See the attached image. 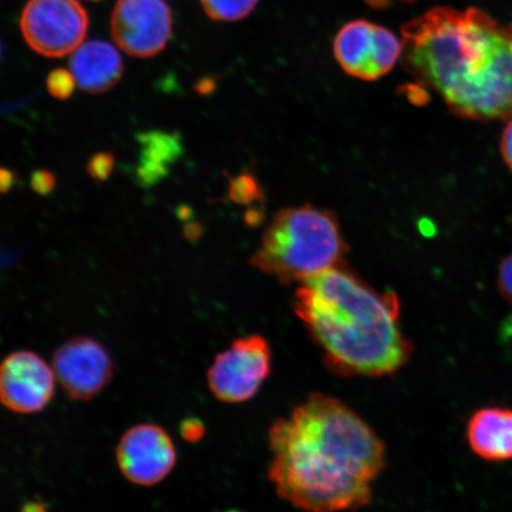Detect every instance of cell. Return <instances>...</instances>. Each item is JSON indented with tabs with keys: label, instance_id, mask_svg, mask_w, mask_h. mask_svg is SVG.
Wrapping results in <instances>:
<instances>
[{
	"label": "cell",
	"instance_id": "6da1fadb",
	"mask_svg": "<svg viewBox=\"0 0 512 512\" xmlns=\"http://www.w3.org/2000/svg\"><path fill=\"white\" fill-rule=\"evenodd\" d=\"M268 479L277 494L307 512L363 508L386 464V447L354 409L313 393L268 431Z\"/></svg>",
	"mask_w": 512,
	"mask_h": 512
},
{
	"label": "cell",
	"instance_id": "7a4b0ae2",
	"mask_svg": "<svg viewBox=\"0 0 512 512\" xmlns=\"http://www.w3.org/2000/svg\"><path fill=\"white\" fill-rule=\"evenodd\" d=\"M403 63L451 110L472 120L512 115V24L476 8L438 6L402 29Z\"/></svg>",
	"mask_w": 512,
	"mask_h": 512
},
{
	"label": "cell",
	"instance_id": "3957f363",
	"mask_svg": "<svg viewBox=\"0 0 512 512\" xmlns=\"http://www.w3.org/2000/svg\"><path fill=\"white\" fill-rule=\"evenodd\" d=\"M294 312L338 376L392 375L413 355L398 296L375 290L342 265L303 281Z\"/></svg>",
	"mask_w": 512,
	"mask_h": 512
},
{
	"label": "cell",
	"instance_id": "277c9868",
	"mask_svg": "<svg viewBox=\"0 0 512 512\" xmlns=\"http://www.w3.org/2000/svg\"><path fill=\"white\" fill-rule=\"evenodd\" d=\"M347 251L334 213L312 206L287 208L274 216L251 265L281 284L303 283L341 266Z\"/></svg>",
	"mask_w": 512,
	"mask_h": 512
},
{
	"label": "cell",
	"instance_id": "5b68a950",
	"mask_svg": "<svg viewBox=\"0 0 512 512\" xmlns=\"http://www.w3.org/2000/svg\"><path fill=\"white\" fill-rule=\"evenodd\" d=\"M271 371L270 343L260 335L246 336L215 357L208 370V386L217 400L236 405L252 400Z\"/></svg>",
	"mask_w": 512,
	"mask_h": 512
},
{
	"label": "cell",
	"instance_id": "8992f818",
	"mask_svg": "<svg viewBox=\"0 0 512 512\" xmlns=\"http://www.w3.org/2000/svg\"><path fill=\"white\" fill-rule=\"evenodd\" d=\"M88 15L76 0H29L21 16L28 46L46 57L73 54L85 40Z\"/></svg>",
	"mask_w": 512,
	"mask_h": 512
},
{
	"label": "cell",
	"instance_id": "52a82bcc",
	"mask_svg": "<svg viewBox=\"0 0 512 512\" xmlns=\"http://www.w3.org/2000/svg\"><path fill=\"white\" fill-rule=\"evenodd\" d=\"M334 53L345 73L374 81L395 67L402 56L403 44L393 31L357 19L339 30Z\"/></svg>",
	"mask_w": 512,
	"mask_h": 512
},
{
	"label": "cell",
	"instance_id": "ba28073f",
	"mask_svg": "<svg viewBox=\"0 0 512 512\" xmlns=\"http://www.w3.org/2000/svg\"><path fill=\"white\" fill-rule=\"evenodd\" d=\"M112 37L126 54L147 59L160 53L172 35V14L163 0H118Z\"/></svg>",
	"mask_w": 512,
	"mask_h": 512
},
{
	"label": "cell",
	"instance_id": "9c48e42d",
	"mask_svg": "<svg viewBox=\"0 0 512 512\" xmlns=\"http://www.w3.org/2000/svg\"><path fill=\"white\" fill-rule=\"evenodd\" d=\"M115 454L123 476L140 486L163 482L177 462L174 440L163 427L155 424L131 427L121 437Z\"/></svg>",
	"mask_w": 512,
	"mask_h": 512
},
{
	"label": "cell",
	"instance_id": "30bf717a",
	"mask_svg": "<svg viewBox=\"0 0 512 512\" xmlns=\"http://www.w3.org/2000/svg\"><path fill=\"white\" fill-rule=\"evenodd\" d=\"M54 373L64 392L76 401H88L111 382L113 362L107 349L89 337H74L53 356Z\"/></svg>",
	"mask_w": 512,
	"mask_h": 512
},
{
	"label": "cell",
	"instance_id": "8fae6325",
	"mask_svg": "<svg viewBox=\"0 0 512 512\" xmlns=\"http://www.w3.org/2000/svg\"><path fill=\"white\" fill-rule=\"evenodd\" d=\"M56 381L53 366L36 352L15 351L0 369V399L11 412L40 413L53 400Z\"/></svg>",
	"mask_w": 512,
	"mask_h": 512
},
{
	"label": "cell",
	"instance_id": "7c38bea8",
	"mask_svg": "<svg viewBox=\"0 0 512 512\" xmlns=\"http://www.w3.org/2000/svg\"><path fill=\"white\" fill-rule=\"evenodd\" d=\"M70 72L83 92L101 94L110 91L123 78L124 64L110 43L89 41L74 51Z\"/></svg>",
	"mask_w": 512,
	"mask_h": 512
},
{
	"label": "cell",
	"instance_id": "4fadbf2b",
	"mask_svg": "<svg viewBox=\"0 0 512 512\" xmlns=\"http://www.w3.org/2000/svg\"><path fill=\"white\" fill-rule=\"evenodd\" d=\"M471 451L486 462L512 460V409L485 407L471 415L466 426Z\"/></svg>",
	"mask_w": 512,
	"mask_h": 512
},
{
	"label": "cell",
	"instance_id": "5bb4252c",
	"mask_svg": "<svg viewBox=\"0 0 512 512\" xmlns=\"http://www.w3.org/2000/svg\"><path fill=\"white\" fill-rule=\"evenodd\" d=\"M139 143L137 176L144 187H151L168 175L171 164L181 157V138L179 134L150 132L142 134Z\"/></svg>",
	"mask_w": 512,
	"mask_h": 512
},
{
	"label": "cell",
	"instance_id": "9a60e30c",
	"mask_svg": "<svg viewBox=\"0 0 512 512\" xmlns=\"http://www.w3.org/2000/svg\"><path fill=\"white\" fill-rule=\"evenodd\" d=\"M259 0H201L204 12L214 21L236 22L246 18Z\"/></svg>",
	"mask_w": 512,
	"mask_h": 512
},
{
	"label": "cell",
	"instance_id": "2e32d148",
	"mask_svg": "<svg viewBox=\"0 0 512 512\" xmlns=\"http://www.w3.org/2000/svg\"><path fill=\"white\" fill-rule=\"evenodd\" d=\"M228 179V198L230 201L241 204V206H252V204L262 201V198H264L258 181L248 172H243L238 177L228 176Z\"/></svg>",
	"mask_w": 512,
	"mask_h": 512
},
{
	"label": "cell",
	"instance_id": "e0dca14e",
	"mask_svg": "<svg viewBox=\"0 0 512 512\" xmlns=\"http://www.w3.org/2000/svg\"><path fill=\"white\" fill-rule=\"evenodd\" d=\"M75 86L76 81L70 70L55 69L48 75V92L57 100L69 99L74 93Z\"/></svg>",
	"mask_w": 512,
	"mask_h": 512
},
{
	"label": "cell",
	"instance_id": "ac0fdd59",
	"mask_svg": "<svg viewBox=\"0 0 512 512\" xmlns=\"http://www.w3.org/2000/svg\"><path fill=\"white\" fill-rule=\"evenodd\" d=\"M115 165V157L112 152L102 151L94 153L89 158L86 171L94 181L105 182L112 175Z\"/></svg>",
	"mask_w": 512,
	"mask_h": 512
},
{
	"label": "cell",
	"instance_id": "d6986e66",
	"mask_svg": "<svg viewBox=\"0 0 512 512\" xmlns=\"http://www.w3.org/2000/svg\"><path fill=\"white\" fill-rule=\"evenodd\" d=\"M497 283L502 297L512 304V253L499 266Z\"/></svg>",
	"mask_w": 512,
	"mask_h": 512
},
{
	"label": "cell",
	"instance_id": "ffe728a7",
	"mask_svg": "<svg viewBox=\"0 0 512 512\" xmlns=\"http://www.w3.org/2000/svg\"><path fill=\"white\" fill-rule=\"evenodd\" d=\"M31 188L36 194L47 196L54 191L56 187V178L48 170H37L31 175Z\"/></svg>",
	"mask_w": 512,
	"mask_h": 512
},
{
	"label": "cell",
	"instance_id": "44dd1931",
	"mask_svg": "<svg viewBox=\"0 0 512 512\" xmlns=\"http://www.w3.org/2000/svg\"><path fill=\"white\" fill-rule=\"evenodd\" d=\"M181 434L188 443H198L206 434V426L200 419L190 418L182 422Z\"/></svg>",
	"mask_w": 512,
	"mask_h": 512
},
{
	"label": "cell",
	"instance_id": "7402d4cb",
	"mask_svg": "<svg viewBox=\"0 0 512 512\" xmlns=\"http://www.w3.org/2000/svg\"><path fill=\"white\" fill-rule=\"evenodd\" d=\"M501 153L504 163L512 171V119L509 124L504 127L501 138Z\"/></svg>",
	"mask_w": 512,
	"mask_h": 512
},
{
	"label": "cell",
	"instance_id": "603a6c76",
	"mask_svg": "<svg viewBox=\"0 0 512 512\" xmlns=\"http://www.w3.org/2000/svg\"><path fill=\"white\" fill-rule=\"evenodd\" d=\"M16 182V175L14 171L9 169L0 170V190L3 194L10 191Z\"/></svg>",
	"mask_w": 512,
	"mask_h": 512
},
{
	"label": "cell",
	"instance_id": "cb8c5ba5",
	"mask_svg": "<svg viewBox=\"0 0 512 512\" xmlns=\"http://www.w3.org/2000/svg\"><path fill=\"white\" fill-rule=\"evenodd\" d=\"M185 238L190 241H196L201 238L203 233V228L200 223L197 222H189L185 224L183 230Z\"/></svg>",
	"mask_w": 512,
	"mask_h": 512
},
{
	"label": "cell",
	"instance_id": "d4e9b609",
	"mask_svg": "<svg viewBox=\"0 0 512 512\" xmlns=\"http://www.w3.org/2000/svg\"><path fill=\"white\" fill-rule=\"evenodd\" d=\"M264 220V213L260 208H251L247 210L245 214V221L248 226H259V224Z\"/></svg>",
	"mask_w": 512,
	"mask_h": 512
},
{
	"label": "cell",
	"instance_id": "484cf974",
	"mask_svg": "<svg viewBox=\"0 0 512 512\" xmlns=\"http://www.w3.org/2000/svg\"><path fill=\"white\" fill-rule=\"evenodd\" d=\"M196 91L202 95L213 93L215 89V82L213 79H203L196 83Z\"/></svg>",
	"mask_w": 512,
	"mask_h": 512
},
{
	"label": "cell",
	"instance_id": "4316f807",
	"mask_svg": "<svg viewBox=\"0 0 512 512\" xmlns=\"http://www.w3.org/2000/svg\"><path fill=\"white\" fill-rule=\"evenodd\" d=\"M21 512H47V507L41 502L32 501L25 503Z\"/></svg>",
	"mask_w": 512,
	"mask_h": 512
},
{
	"label": "cell",
	"instance_id": "83f0119b",
	"mask_svg": "<svg viewBox=\"0 0 512 512\" xmlns=\"http://www.w3.org/2000/svg\"><path fill=\"white\" fill-rule=\"evenodd\" d=\"M191 215V210L189 208H182L179 210V217L184 220H189V217Z\"/></svg>",
	"mask_w": 512,
	"mask_h": 512
},
{
	"label": "cell",
	"instance_id": "f1b7e54d",
	"mask_svg": "<svg viewBox=\"0 0 512 512\" xmlns=\"http://www.w3.org/2000/svg\"><path fill=\"white\" fill-rule=\"evenodd\" d=\"M401 2L412 3V2H415V0H401Z\"/></svg>",
	"mask_w": 512,
	"mask_h": 512
}]
</instances>
